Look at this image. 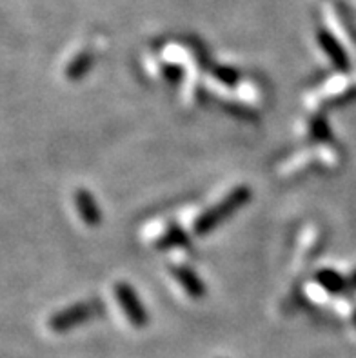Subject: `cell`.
<instances>
[{
	"label": "cell",
	"instance_id": "cell-3",
	"mask_svg": "<svg viewBox=\"0 0 356 358\" xmlns=\"http://www.w3.org/2000/svg\"><path fill=\"white\" fill-rule=\"evenodd\" d=\"M115 295H117L118 302H120L122 311L126 313L127 320H129L133 326L135 327L148 326L149 322L148 311H145V308L142 306L140 299L136 296L135 289H133L129 284H124V282L117 284V287H115Z\"/></svg>",
	"mask_w": 356,
	"mask_h": 358
},
{
	"label": "cell",
	"instance_id": "cell-4",
	"mask_svg": "<svg viewBox=\"0 0 356 358\" xmlns=\"http://www.w3.org/2000/svg\"><path fill=\"white\" fill-rule=\"evenodd\" d=\"M75 206H77L82 222L87 224V226H99L100 220H102V211L99 209L95 196L91 195L90 191L78 189L75 193Z\"/></svg>",
	"mask_w": 356,
	"mask_h": 358
},
{
	"label": "cell",
	"instance_id": "cell-12",
	"mask_svg": "<svg viewBox=\"0 0 356 358\" xmlns=\"http://www.w3.org/2000/svg\"><path fill=\"white\" fill-rule=\"evenodd\" d=\"M164 75L167 77V80L175 84V82H178L182 78V69L178 66H166L164 68Z\"/></svg>",
	"mask_w": 356,
	"mask_h": 358
},
{
	"label": "cell",
	"instance_id": "cell-8",
	"mask_svg": "<svg viewBox=\"0 0 356 358\" xmlns=\"http://www.w3.org/2000/svg\"><path fill=\"white\" fill-rule=\"evenodd\" d=\"M190 245V236L182 231L180 227H169L160 238L157 241L158 250H171V248H185Z\"/></svg>",
	"mask_w": 356,
	"mask_h": 358
},
{
	"label": "cell",
	"instance_id": "cell-13",
	"mask_svg": "<svg viewBox=\"0 0 356 358\" xmlns=\"http://www.w3.org/2000/svg\"><path fill=\"white\" fill-rule=\"evenodd\" d=\"M353 284L356 286V271H355V275H353Z\"/></svg>",
	"mask_w": 356,
	"mask_h": 358
},
{
	"label": "cell",
	"instance_id": "cell-11",
	"mask_svg": "<svg viewBox=\"0 0 356 358\" xmlns=\"http://www.w3.org/2000/svg\"><path fill=\"white\" fill-rule=\"evenodd\" d=\"M311 135L318 141H325V138H329L331 133H329V127L325 124L324 118H315L311 122Z\"/></svg>",
	"mask_w": 356,
	"mask_h": 358
},
{
	"label": "cell",
	"instance_id": "cell-1",
	"mask_svg": "<svg viewBox=\"0 0 356 358\" xmlns=\"http://www.w3.org/2000/svg\"><path fill=\"white\" fill-rule=\"evenodd\" d=\"M251 199V189L248 186H240L235 191H231L226 199H222L218 204L209 208L206 213L200 215L194 222V233L197 235H208L215 227L224 224L231 215L238 211L242 206H245Z\"/></svg>",
	"mask_w": 356,
	"mask_h": 358
},
{
	"label": "cell",
	"instance_id": "cell-5",
	"mask_svg": "<svg viewBox=\"0 0 356 358\" xmlns=\"http://www.w3.org/2000/svg\"><path fill=\"white\" fill-rule=\"evenodd\" d=\"M173 275L178 280L184 291L191 299H202L206 295V284L199 278V275L190 268H175Z\"/></svg>",
	"mask_w": 356,
	"mask_h": 358
},
{
	"label": "cell",
	"instance_id": "cell-14",
	"mask_svg": "<svg viewBox=\"0 0 356 358\" xmlns=\"http://www.w3.org/2000/svg\"><path fill=\"white\" fill-rule=\"evenodd\" d=\"M353 318H355V324H356V309H355V313H353Z\"/></svg>",
	"mask_w": 356,
	"mask_h": 358
},
{
	"label": "cell",
	"instance_id": "cell-6",
	"mask_svg": "<svg viewBox=\"0 0 356 358\" xmlns=\"http://www.w3.org/2000/svg\"><path fill=\"white\" fill-rule=\"evenodd\" d=\"M320 44H322V50L327 53V57H329V60L333 62L334 68L339 69V71H348L351 62H349L348 53H346L342 45L336 42V38H333V36L327 35V33H322Z\"/></svg>",
	"mask_w": 356,
	"mask_h": 358
},
{
	"label": "cell",
	"instance_id": "cell-9",
	"mask_svg": "<svg viewBox=\"0 0 356 358\" xmlns=\"http://www.w3.org/2000/svg\"><path fill=\"white\" fill-rule=\"evenodd\" d=\"M91 64H93V57L90 53H80L77 59L73 60L66 69V77L69 80H80L87 71H90Z\"/></svg>",
	"mask_w": 356,
	"mask_h": 358
},
{
	"label": "cell",
	"instance_id": "cell-10",
	"mask_svg": "<svg viewBox=\"0 0 356 358\" xmlns=\"http://www.w3.org/2000/svg\"><path fill=\"white\" fill-rule=\"evenodd\" d=\"M213 75H215L222 84H226V86H235L236 82H238V73H236L235 69L217 68L213 71Z\"/></svg>",
	"mask_w": 356,
	"mask_h": 358
},
{
	"label": "cell",
	"instance_id": "cell-2",
	"mask_svg": "<svg viewBox=\"0 0 356 358\" xmlns=\"http://www.w3.org/2000/svg\"><path fill=\"white\" fill-rule=\"evenodd\" d=\"M102 311H104L102 302H97V300L80 302V304L71 306V308H66L59 313H55L50 318V329L55 333H66L73 327L80 326V324L90 322L91 318H95Z\"/></svg>",
	"mask_w": 356,
	"mask_h": 358
},
{
	"label": "cell",
	"instance_id": "cell-7",
	"mask_svg": "<svg viewBox=\"0 0 356 358\" xmlns=\"http://www.w3.org/2000/svg\"><path fill=\"white\" fill-rule=\"evenodd\" d=\"M316 282H318L327 293H333V295L343 293L346 287H348L346 278H343L342 275H339L336 271H331V269H322V271L316 275Z\"/></svg>",
	"mask_w": 356,
	"mask_h": 358
}]
</instances>
